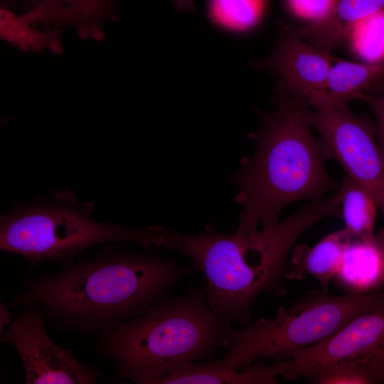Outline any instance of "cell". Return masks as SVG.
<instances>
[{
	"label": "cell",
	"mask_w": 384,
	"mask_h": 384,
	"mask_svg": "<svg viewBox=\"0 0 384 384\" xmlns=\"http://www.w3.org/2000/svg\"><path fill=\"white\" fill-rule=\"evenodd\" d=\"M199 272L193 262L109 245L92 258L63 263L55 274L26 279L10 305H37L57 329L95 337L139 316Z\"/></svg>",
	"instance_id": "6da1fadb"
},
{
	"label": "cell",
	"mask_w": 384,
	"mask_h": 384,
	"mask_svg": "<svg viewBox=\"0 0 384 384\" xmlns=\"http://www.w3.org/2000/svg\"><path fill=\"white\" fill-rule=\"evenodd\" d=\"M340 216L336 192L305 202L272 228L225 233L207 228L196 234L166 229L161 247L188 256L206 276V300L228 325L245 326L264 293H286L289 257L298 238L319 221Z\"/></svg>",
	"instance_id": "7a4b0ae2"
},
{
	"label": "cell",
	"mask_w": 384,
	"mask_h": 384,
	"mask_svg": "<svg viewBox=\"0 0 384 384\" xmlns=\"http://www.w3.org/2000/svg\"><path fill=\"white\" fill-rule=\"evenodd\" d=\"M276 92L275 109L259 112L260 129L250 135L254 152L241 160L231 178L238 186L235 200L241 207L236 231L240 234L272 228L287 206L321 198L339 188L325 166L321 142L311 132L309 105Z\"/></svg>",
	"instance_id": "3957f363"
},
{
	"label": "cell",
	"mask_w": 384,
	"mask_h": 384,
	"mask_svg": "<svg viewBox=\"0 0 384 384\" xmlns=\"http://www.w3.org/2000/svg\"><path fill=\"white\" fill-rule=\"evenodd\" d=\"M229 326L209 306L206 286L193 287L96 336V351L114 363L115 378L156 384L190 363L213 360Z\"/></svg>",
	"instance_id": "277c9868"
},
{
	"label": "cell",
	"mask_w": 384,
	"mask_h": 384,
	"mask_svg": "<svg viewBox=\"0 0 384 384\" xmlns=\"http://www.w3.org/2000/svg\"><path fill=\"white\" fill-rule=\"evenodd\" d=\"M91 203L60 191L53 199L22 205L0 219V250L23 257L31 267L47 261L62 265L85 249L114 242L161 247L166 228H132L92 220Z\"/></svg>",
	"instance_id": "5b68a950"
},
{
	"label": "cell",
	"mask_w": 384,
	"mask_h": 384,
	"mask_svg": "<svg viewBox=\"0 0 384 384\" xmlns=\"http://www.w3.org/2000/svg\"><path fill=\"white\" fill-rule=\"evenodd\" d=\"M384 290L363 294L336 295L309 290L289 308L279 306L272 319L260 318L242 329L228 326L220 339L223 366L242 369L262 359H291L316 344L353 317L373 308Z\"/></svg>",
	"instance_id": "8992f818"
},
{
	"label": "cell",
	"mask_w": 384,
	"mask_h": 384,
	"mask_svg": "<svg viewBox=\"0 0 384 384\" xmlns=\"http://www.w3.org/2000/svg\"><path fill=\"white\" fill-rule=\"evenodd\" d=\"M307 103L326 159L337 161L346 175L373 193L384 220V159L376 129L368 119L353 113L347 103L320 93L310 96Z\"/></svg>",
	"instance_id": "52a82bcc"
},
{
	"label": "cell",
	"mask_w": 384,
	"mask_h": 384,
	"mask_svg": "<svg viewBox=\"0 0 384 384\" xmlns=\"http://www.w3.org/2000/svg\"><path fill=\"white\" fill-rule=\"evenodd\" d=\"M340 361L361 368L372 384L384 383V291L373 308L353 317L324 341L294 353L283 378H306L324 366Z\"/></svg>",
	"instance_id": "ba28073f"
},
{
	"label": "cell",
	"mask_w": 384,
	"mask_h": 384,
	"mask_svg": "<svg viewBox=\"0 0 384 384\" xmlns=\"http://www.w3.org/2000/svg\"><path fill=\"white\" fill-rule=\"evenodd\" d=\"M46 315L35 304L22 306L0 341L18 353L26 384H93L100 373L93 365L79 361L71 349L53 341L46 330Z\"/></svg>",
	"instance_id": "9c48e42d"
},
{
	"label": "cell",
	"mask_w": 384,
	"mask_h": 384,
	"mask_svg": "<svg viewBox=\"0 0 384 384\" xmlns=\"http://www.w3.org/2000/svg\"><path fill=\"white\" fill-rule=\"evenodd\" d=\"M276 46L266 59L254 64L278 77L276 90L304 100L321 91L329 70L336 60L330 53L319 49L289 33L285 26L278 30Z\"/></svg>",
	"instance_id": "30bf717a"
},
{
	"label": "cell",
	"mask_w": 384,
	"mask_h": 384,
	"mask_svg": "<svg viewBox=\"0 0 384 384\" xmlns=\"http://www.w3.org/2000/svg\"><path fill=\"white\" fill-rule=\"evenodd\" d=\"M122 0H41L33 9L18 15L28 24L43 23L56 29L73 28L82 40L105 38L102 25L117 21Z\"/></svg>",
	"instance_id": "8fae6325"
},
{
	"label": "cell",
	"mask_w": 384,
	"mask_h": 384,
	"mask_svg": "<svg viewBox=\"0 0 384 384\" xmlns=\"http://www.w3.org/2000/svg\"><path fill=\"white\" fill-rule=\"evenodd\" d=\"M384 9V0H336L324 18L289 31L314 46L330 53L362 19Z\"/></svg>",
	"instance_id": "7c38bea8"
},
{
	"label": "cell",
	"mask_w": 384,
	"mask_h": 384,
	"mask_svg": "<svg viewBox=\"0 0 384 384\" xmlns=\"http://www.w3.org/2000/svg\"><path fill=\"white\" fill-rule=\"evenodd\" d=\"M351 239L343 228L327 234L312 246L294 245L289 257L286 279L302 280L310 275L319 282L322 291L328 292L329 284L339 270L345 250Z\"/></svg>",
	"instance_id": "4fadbf2b"
},
{
	"label": "cell",
	"mask_w": 384,
	"mask_h": 384,
	"mask_svg": "<svg viewBox=\"0 0 384 384\" xmlns=\"http://www.w3.org/2000/svg\"><path fill=\"white\" fill-rule=\"evenodd\" d=\"M334 279L346 294L375 293L384 287V247L377 234L351 239Z\"/></svg>",
	"instance_id": "5bb4252c"
},
{
	"label": "cell",
	"mask_w": 384,
	"mask_h": 384,
	"mask_svg": "<svg viewBox=\"0 0 384 384\" xmlns=\"http://www.w3.org/2000/svg\"><path fill=\"white\" fill-rule=\"evenodd\" d=\"M290 360L271 365L257 361L242 369L221 366L217 360L194 362L164 377L156 384H277L289 370Z\"/></svg>",
	"instance_id": "9a60e30c"
},
{
	"label": "cell",
	"mask_w": 384,
	"mask_h": 384,
	"mask_svg": "<svg viewBox=\"0 0 384 384\" xmlns=\"http://www.w3.org/2000/svg\"><path fill=\"white\" fill-rule=\"evenodd\" d=\"M383 75L384 65L336 60L329 70L324 89L318 92L339 102L361 100L365 91Z\"/></svg>",
	"instance_id": "2e32d148"
},
{
	"label": "cell",
	"mask_w": 384,
	"mask_h": 384,
	"mask_svg": "<svg viewBox=\"0 0 384 384\" xmlns=\"http://www.w3.org/2000/svg\"><path fill=\"white\" fill-rule=\"evenodd\" d=\"M338 193L344 228L353 238L373 236L379 206L373 193L346 174Z\"/></svg>",
	"instance_id": "e0dca14e"
},
{
	"label": "cell",
	"mask_w": 384,
	"mask_h": 384,
	"mask_svg": "<svg viewBox=\"0 0 384 384\" xmlns=\"http://www.w3.org/2000/svg\"><path fill=\"white\" fill-rule=\"evenodd\" d=\"M11 9L1 1L0 36L3 41L23 51L41 53L49 50L55 54L63 53L62 29L48 26L43 31H38L21 21Z\"/></svg>",
	"instance_id": "ac0fdd59"
},
{
	"label": "cell",
	"mask_w": 384,
	"mask_h": 384,
	"mask_svg": "<svg viewBox=\"0 0 384 384\" xmlns=\"http://www.w3.org/2000/svg\"><path fill=\"white\" fill-rule=\"evenodd\" d=\"M265 6V0H209L208 14L216 26L232 32H242L258 23Z\"/></svg>",
	"instance_id": "d6986e66"
},
{
	"label": "cell",
	"mask_w": 384,
	"mask_h": 384,
	"mask_svg": "<svg viewBox=\"0 0 384 384\" xmlns=\"http://www.w3.org/2000/svg\"><path fill=\"white\" fill-rule=\"evenodd\" d=\"M306 378L316 384H372L368 375L358 366L348 362H336L324 366Z\"/></svg>",
	"instance_id": "ffe728a7"
},
{
	"label": "cell",
	"mask_w": 384,
	"mask_h": 384,
	"mask_svg": "<svg viewBox=\"0 0 384 384\" xmlns=\"http://www.w3.org/2000/svg\"><path fill=\"white\" fill-rule=\"evenodd\" d=\"M287 1L293 14L309 22L315 21L326 16L331 11L336 2V0Z\"/></svg>",
	"instance_id": "44dd1931"
},
{
	"label": "cell",
	"mask_w": 384,
	"mask_h": 384,
	"mask_svg": "<svg viewBox=\"0 0 384 384\" xmlns=\"http://www.w3.org/2000/svg\"><path fill=\"white\" fill-rule=\"evenodd\" d=\"M361 100L370 105L375 115L377 139L384 159V95L370 96L366 94Z\"/></svg>",
	"instance_id": "7402d4cb"
},
{
	"label": "cell",
	"mask_w": 384,
	"mask_h": 384,
	"mask_svg": "<svg viewBox=\"0 0 384 384\" xmlns=\"http://www.w3.org/2000/svg\"><path fill=\"white\" fill-rule=\"evenodd\" d=\"M11 323L9 306L3 302L0 303V334L4 331L5 326Z\"/></svg>",
	"instance_id": "603a6c76"
},
{
	"label": "cell",
	"mask_w": 384,
	"mask_h": 384,
	"mask_svg": "<svg viewBox=\"0 0 384 384\" xmlns=\"http://www.w3.org/2000/svg\"><path fill=\"white\" fill-rule=\"evenodd\" d=\"M41 0H23L22 8L24 11H27L35 8Z\"/></svg>",
	"instance_id": "cb8c5ba5"
},
{
	"label": "cell",
	"mask_w": 384,
	"mask_h": 384,
	"mask_svg": "<svg viewBox=\"0 0 384 384\" xmlns=\"http://www.w3.org/2000/svg\"><path fill=\"white\" fill-rule=\"evenodd\" d=\"M175 2V4L181 9L185 10L188 9L191 5V2L190 0H173Z\"/></svg>",
	"instance_id": "d4e9b609"
},
{
	"label": "cell",
	"mask_w": 384,
	"mask_h": 384,
	"mask_svg": "<svg viewBox=\"0 0 384 384\" xmlns=\"http://www.w3.org/2000/svg\"><path fill=\"white\" fill-rule=\"evenodd\" d=\"M6 4L11 9H17L19 5L23 4V0H1Z\"/></svg>",
	"instance_id": "484cf974"
},
{
	"label": "cell",
	"mask_w": 384,
	"mask_h": 384,
	"mask_svg": "<svg viewBox=\"0 0 384 384\" xmlns=\"http://www.w3.org/2000/svg\"><path fill=\"white\" fill-rule=\"evenodd\" d=\"M377 235L384 247V227Z\"/></svg>",
	"instance_id": "4316f807"
}]
</instances>
